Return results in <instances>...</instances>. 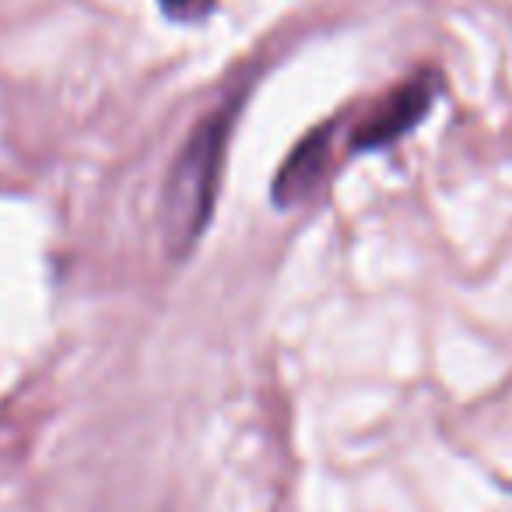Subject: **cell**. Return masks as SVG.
<instances>
[{
	"label": "cell",
	"instance_id": "7a4b0ae2",
	"mask_svg": "<svg viewBox=\"0 0 512 512\" xmlns=\"http://www.w3.org/2000/svg\"><path fill=\"white\" fill-rule=\"evenodd\" d=\"M435 85L432 78H418L400 85L397 92H390L369 116L362 120V127L351 137V148L355 151H376L393 144L397 137H404L407 130H414L421 123V116L432 109Z\"/></svg>",
	"mask_w": 512,
	"mask_h": 512
},
{
	"label": "cell",
	"instance_id": "6da1fadb",
	"mask_svg": "<svg viewBox=\"0 0 512 512\" xmlns=\"http://www.w3.org/2000/svg\"><path fill=\"white\" fill-rule=\"evenodd\" d=\"M228 130H232V106L204 116L172 162L162 193V232L172 256L190 253L211 221L221 165H225Z\"/></svg>",
	"mask_w": 512,
	"mask_h": 512
},
{
	"label": "cell",
	"instance_id": "277c9868",
	"mask_svg": "<svg viewBox=\"0 0 512 512\" xmlns=\"http://www.w3.org/2000/svg\"><path fill=\"white\" fill-rule=\"evenodd\" d=\"M162 4H165V11L176 18H197L211 8V0H162Z\"/></svg>",
	"mask_w": 512,
	"mask_h": 512
},
{
	"label": "cell",
	"instance_id": "3957f363",
	"mask_svg": "<svg viewBox=\"0 0 512 512\" xmlns=\"http://www.w3.org/2000/svg\"><path fill=\"white\" fill-rule=\"evenodd\" d=\"M330 137H334V127H323L313 130L306 141L295 144V151L281 165L278 179H274V200L281 207L299 204L302 197H309L323 183V172H327L330 162Z\"/></svg>",
	"mask_w": 512,
	"mask_h": 512
}]
</instances>
